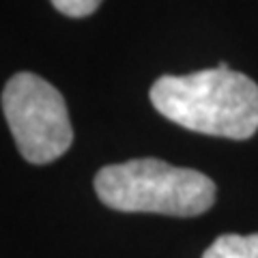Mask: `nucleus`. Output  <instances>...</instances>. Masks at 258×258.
Returning <instances> with one entry per match:
<instances>
[{
	"label": "nucleus",
	"mask_w": 258,
	"mask_h": 258,
	"mask_svg": "<svg viewBox=\"0 0 258 258\" xmlns=\"http://www.w3.org/2000/svg\"><path fill=\"white\" fill-rule=\"evenodd\" d=\"M161 116L189 132L245 140L258 132V84L239 71L203 69L161 76L151 86Z\"/></svg>",
	"instance_id": "nucleus-1"
},
{
	"label": "nucleus",
	"mask_w": 258,
	"mask_h": 258,
	"mask_svg": "<svg viewBox=\"0 0 258 258\" xmlns=\"http://www.w3.org/2000/svg\"><path fill=\"white\" fill-rule=\"evenodd\" d=\"M95 191L106 207L125 213L194 217L215 203V183L207 174L155 157L103 166L95 174Z\"/></svg>",
	"instance_id": "nucleus-2"
},
{
	"label": "nucleus",
	"mask_w": 258,
	"mask_h": 258,
	"mask_svg": "<svg viewBox=\"0 0 258 258\" xmlns=\"http://www.w3.org/2000/svg\"><path fill=\"white\" fill-rule=\"evenodd\" d=\"M3 112L18 151L30 164H50L74 142L62 95L35 74L22 71L9 78L3 91Z\"/></svg>",
	"instance_id": "nucleus-3"
},
{
	"label": "nucleus",
	"mask_w": 258,
	"mask_h": 258,
	"mask_svg": "<svg viewBox=\"0 0 258 258\" xmlns=\"http://www.w3.org/2000/svg\"><path fill=\"white\" fill-rule=\"evenodd\" d=\"M203 258H258V232L217 237L205 249Z\"/></svg>",
	"instance_id": "nucleus-4"
},
{
	"label": "nucleus",
	"mask_w": 258,
	"mask_h": 258,
	"mask_svg": "<svg viewBox=\"0 0 258 258\" xmlns=\"http://www.w3.org/2000/svg\"><path fill=\"white\" fill-rule=\"evenodd\" d=\"M56 11L69 18H86L97 11V7L101 5V0H50Z\"/></svg>",
	"instance_id": "nucleus-5"
}]
</instances>
